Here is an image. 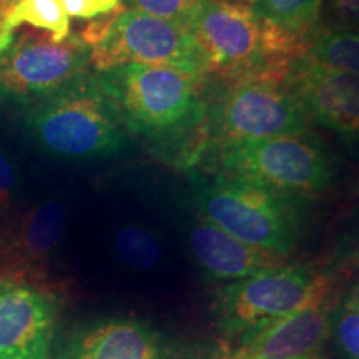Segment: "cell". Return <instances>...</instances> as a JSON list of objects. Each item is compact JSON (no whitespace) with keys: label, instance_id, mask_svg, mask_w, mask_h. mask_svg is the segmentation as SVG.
I'll list each match as a JSON object with an SVG mask.
<instances>
[{"label":"cell","instance_id":"1","mask_svg":"<svg viewBox=\"0 0 359 359\" xmlns=\"http://www.w3.org/2000/svg\"><path fill=\"white\" fill-rule=\"evenodd\" d=\"M95 82L109 98L122 127L151 142L183 140L205 118L198 80L150 65H123L98 72Z\"/></svg>","mask_w":359,"mask_h":359},{"label":"cell","instance_id":"2","mask_svg":"<svg viewBox=\"0 0 359 359\" xmlns=\"http://www.w3.org/2000/svg\"><path fill=\"white\" fill-rule=\"evenodd\" d=\"M193 196L201 215L243 243L288 258L302 233L296 196L217 173L196 177Z\"/></svg>","mask_w":359,"mask_h":359},{"label":"cell","instance_id":"3","mask_svg":"<svg viewBox=\"0 0 359 359\" xmlns=\"http://www.w3.org/2000/svg\"><path fill=\"white\" fill-rule=\"evenodd\" d=\"M27 128L40 148L57 158H107L125 143L122 123L95 77H83L37 103L27 116Z\"/></svg>","mask_w":359,"mask_h":359},{"label":"cell","instance_id":"4","mask_svg":"<svg viewBox=\"0 0 359 359\" xmlns=\"http://www.w3.org/2000/svg\"><path fill=\"white\" fill-rule=\"evenodd\" d=\"M327 293L326 276L285 264L224 286L217 298L218 323L224 334L245 341Z\"/></svg>","mask_w":359,"mask_h":359},{"label":"cell","instance_id":"5","mask_svg":"<svg viewBox=\"0 0 359 359\" xmlns=\"http://www.w3.org/2000/svg\"><path fill=\"white\" fill-rule=\"evenodd\" d=\"M218 165L222 175L290 196L323 191L333 178V165L325 150L304 133L223 143Z\"/></svg>","mask_w":359,"mask_h":359},{"label":"cell","instance_id":"6","mask_svg":"<svg viewBox=\"0 0 359 359\" xmlns=\"http://www.w3.org/2000/svg\"><path fill=\"white\" fill-rule=\"evenodd\" d=\"M90 64L97 72L123 65L165 67L198 82L210 74L203 48L185 25L137 11L116 15L105 39L90 48Z\"/></svg>","mask_w":359,"mask_h":359},{"label":"cell","instance_id":"7","mask_svg":"<svg viewBox=\"0 0 359 359\" xmlns=\"http://www.w3.org/2000/svg\"><path fill=\"white\" fill-rule=\"evenodd\" d=\"M88 64L90 47L80 37L55 42L29 29L0 53V97L37 105L87 77Z\"/></svg>","mask_w":359,"mask_h":359},{"label":"cell","instance_id":"8","mask_svg":"<svg viewBox=\"0 0 359 359\" xmlns=\"http://www.w3.org/2000/svg\"><path fill=\"white\" fill-rule=\"evenodd\" d=\"M215 128L223 143L303 135L311 120L294 93L269 80H241L219 102Z\"/></svg>","mask_w":359,"mask_h":359},{"label":"cell","instance_id":"9","mask_svg":"<svg viewBox=\"0 0 359 359\" xmlns=\"http://www.w3.org/2000/svg\"><path fill=\"white\" fill-rule=\"evenodd\" d=\"M57 303L25 281L0 278V359H48Z\"/></svg>","mask_w":359,"mask_h":359},{"label":"cell","instance_id":"10","mask_svg":"<svg viewBox=\"0 0 359 359\" xmlns=\"http://www.w3.org/2000/svg\"><path fill=\"white\" fill-rule=\"evenodd\" d=\"M286 87L294 93L309 120L359 138V77L314 64L306 57L291 67Z\"/></svg>","mask_w":359,"mask_h":359},{"label":"cell","instance_id":"11","mask_svg":"<svg viewBox=\"0 0 359 359\" xmlns=\"http://www.w3.org/2000/svg\"><path fill=\"white\" fill-rule=\"evenodd\" d=\"M65 226V210L55 200L43 201L20 215L0 240V263L4 278L25 281L39 275Z\"/></svg>","mask_w":359,"mask_h":359},{"label":"cell","instance_id":"12","mask_svg":"<svg viewBox=\"0 0 359 359\" xmlns=\"http://www.w3.org/2000/svg\"><path fill=\"white\" fill-rule=\"evenodd\" d=\"M330 327L331 314L326 296L241 341L240 346L226 359H303L314 356L326 341Z\"/></svg>","mask_w":359,"mask_h":359},{"label":"cell","instance_id":"13","mask_svg":"<svg viewBox=\"0 0 359 359\" xmlns=\"http://www.w3.org/2000/svg\"><path fill=\"white\" fill-rule=\"evenodd\" d=\"M188 246L196 263L213 280H245L286 264V257L243 243L205 218L190 228Z\"/></svg>","mask_w":359,"mask_h":359},{"label":"cell","instance_id":"14","mask_svg":"<svg viewBox=\"0 0 359 359\" xmlns=\"http://www.w3.org/2000/svg\"><path fill=\"white\" fill-rule=\"evenodd\" d=\"M65 359H163L156 336L137 321H109L72 344Z\"/></svg>","mask_w":359,"mask_h":359},{"label":"cell","instance_id":"15","mask_svg":"<svg viewBox=\"0 0 359 359\" xmlns=\"http://www.w3.org/2000/svg\"><path fill=\"white\" fill-rule=\"evenodd\" d=\"M248 7L258 19L306 42L320 30L323 0H248Z\"/></svg>","mask_w":359,"mask_h":359},{"label":"cell","instance_id":"16","mask_svg":"<svg viewBox=\"0 0 359 359\" xmlns=\"http://www.w3.org/2000/svg\"><path fill=\"white\" fill-rule=\"evenodd\" d=\"M304 57L326 69L359 77V32L344 27L320 29Z\"/></svg>","mask_w":359,"mask_h":359},{"label":"cell","instance_id":"17","mask_svg":"<svg viewBox=\"0 0 359 359\" xmlns=\"http://www.w3.org/2000/svg\"><path fill=\"white\" fill-rule=\"evenodd\" d=\"M4 19L12 32L22 24H29L50 34L55 42H64L70 35V17L62 0H20Z\"/></svg>","mask_w":359,"mask_h":359},{"label":"cell","instance_id":"18","mask_svg":"<svg viewBox=\"0 0 359 359\" xmlns=\"http://www.w3.org/2000/svg\"><path fill=\"white\" fill-rule=\"evenodd\" d=\"M114 248L127 266L147 269L163 258V246L154 233L142 226H125L115 235Z\"/></svg>","mask_w":359,"mask_h":359},{"label":"cell","instance_id":"19","mask_svg":"<svg viewBox=\"0 0 359 359\" xmlns=\"http://www.w3.org/2000/svg\"><path fill=\"white\" fill-rule=\"evenodd\" d=\"M196 0H125L128 11H137L187 27Z\"/></svg>","mask_w":359,"mask_h":359},{"label":"cell","instance_id":"20","mask_svg":"<svg viewBox=\"0 0 359 359\" xmlns=\"http://www.w3.org/2000/svg\"><path fill=\"white\" fill-rule=\"evenodd\" d=\"M336 338L346 359H359V309L348 299L336 314Z\"/></svg>","mask_w":359,"mask_h":359},{"label":"cell","instance_id":"21","mask_svg":"<svg viewBox=\"0 0 359 359\" xmlns=\"http://www.w3.org/2000/svg\"><path fill=\"white\" fill-rule=\"evenodd\" d=\"M69 17L97 19L122 8V0H62Z\"/></svg>","mask_w":359,"mask_h":359},{"label":"cell","instance_id":"22","mask_svg":"<svg viewBox=\"0 0 359 359\" xmlns=\"http://www.w3.org/2000/svg\"><path fill=\"white\" fill-rule=\"evenodd\" d=\"M327 4L336 19L359 29V0H327Z\"/></svg>","mask_w":359,"mask_h":359},{"label":"cell","instance_id":"23","mask_svg":"<svg viewBox=\"0 0 359 359\" xmlns=\"http://www.w3.org/2000/svg\"><path fill=\"white\" fill-rule=\"evenodd\" d=\"M17 183L15 170L6 155L0 154V205H7Z\"/></svg>","mask_w":359,"mask_h":359},{"label":"cell","instance_id":"24","mask_svg":"<svg viewBox=\"0 0 359 359\" xmlns=\"http://www.w3.org/2000/svg\"><path fill=\"white\" fill-rule=\"evenodd\" d=\"M13 42V32L6 27V19L0 13V53H4Z\"/></svg>","mask_w":359,"mask_h":359},{"label":"cell","instance_id":"25","mask_svg":"<svg viewBox=\"0 0 359 359\" xmlns=\"http://www.w3.org/2000/svg\"><path fill=\"white\" fill-rule=\"evenodd\" d=\"M19 2H20V0H0V13H2V15L6 17L7 13L11 12L12 8L15 7Z\"/></svg>","mask_w":359,"mask_h":359},{"label":"cell","instance_id":"26","mask_svg":"<svg viewBox=\"0 0 359 359\" xmlns=\"http://www.w3.org/2000/svg\"><path fill=\"white\" fill-rule=\"evenodd\" d=\"M348 302L353 304L354 308L356 309H359V283L356 286H354V290H353V293L349 294V298H348Z\"/></svg>","mask_w":359,"mask_h":359},{"label":"cell","instance_id":"27","mask_svg":"<svg viewBox=\"0 0 359 359\" xmlns=\"http://www.w3.org/2000/svg\"><path fill=\"white\" fill-rule=\"evenodd\" d=\"M303 359H320V358H316V356H309V358H303Z\"/></svg>","mask_w":359,"mask_h":359},{"label":"cell","instance_id":"28","mask_svg":"<svg viewBox=\"0 0 359 359\" xmlns=\"http://www.w3.org/2000/svg\"><path fill=\"white\" fill-rule=\"evenodd\" d=\"M226 2H236V0H226Z\"/></svg>","mask_w":359,"mask_h":359}]
</instances>
